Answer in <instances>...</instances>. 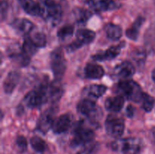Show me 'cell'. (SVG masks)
I'll return each instance as SVG.
<instances>
[{
	"mask_svg": "<svg viewBox=\"0 0 155 154\" xmlns=\"http://www.w3.org/2000/svg\"><path fill=\"white\" fill-rule=\"evenodd\" d=\"M30 38L38 48H44L46 45V36L43 33H39V32L35 33L33 36H30Z\"/></svg>",
	"mask_w": 155,
	"mask_h": 154,
	"instance_id": "cell-29",
	"label": "cell"
},
{
	"mask_svg": "<svg viewBox=\"0 0 155 154\" xmlns=\"http://www.w3.org/2000/svg\"><path fill=\"white\" fill-rule=\"evenodd\" d=\"M55 110L54 108L47 110L39 117L37 122V130L41 133L45 134L49 129L52 128L54 122Z\"/></svg>",
	"mask_w": 155,
	"mask_h": 154,
	"instance_id": "cell-10",
	"label": "cell"
},
{
	"mask_svg": "<svg viewBox=\"0 0 155 154\" xmlns=\"http://www.w3.org/2000/svg\"><path fill=\"white\" fill-rule=\"evenodd\" d=\"M8 9V2L7 0H2L1 1V18L2 21L4 20Z\"/></svg>",
	"mask_w": 155,
	"mask_h": 154,
	"instance_id": "cell-31",
	"label": "cell"
},
{
	"mask_svg": "<svg viewBox=\"0 0 155 154\" xmlns=\"http://www.w3.org/2000/svg\"><path fill=\"white\" fill-rule=\"evenodd\" d=\"M151 78H152V80L155 83V67H154V69H153L152 72H151Z\"/></svg>",
	"mask_w": 155,
	"mask_h": 154,
	"instance_id": "cell-33",
	"label": "cell"
},
{
	"mask_svg": "<svg viewBox=\"0 0 155 154\" xmlns=\"http://www.w3.org/2000/svg\"><path fill=\"white\" fill-rule=\"evenodd\" d=\"M142 103V108L145 110V112H151L152 110L153 107L154 106V100L151 95H148V93H143L142 98L141 100Z\"/></svg>",
	"mask_w": 155,
	"mask_h": 154,
	"instance_id": "cell-28",
	"label": "cell"
},
{
	"mask_svg": "<svg viewBox=\"0 0 155 154\" xmlns=\"http://www.w3.org/2000/svg\"><path fill=\"white\" fill-rule=\"evenodd\" d=\"M88 5L94 11L104 12L120 8L121 4L115 0H89Z\"/></svg>",
	"mask_w": 155,
	"mask_h": 154,
	"instance_id": "cell-9",
	"label": "cell"
},
{
	"mask_svg": "<svg viewBox=\"0 0 155 154\" xmlns=\"http://www.w3.org/2000/svg\"><path fill=\"white\" fill-rule=\"evenodd\" d=\"M22 48L24 52L30 57L36 54L38 49L36 45L32 41L30 36H26V38L24 39V43L22 45Z\"/></svg>",
	"mask_w": 155,
	"mask_h": 154,
	"instance_id": "cell-25",
	"label": "cell"
},
{
	"mask_svg": "<svg viewBox=\"0 0 155 154\" xmlns=\"http://www.w3.org/2000/svg\"><path fill=\"white\" fill-rule=\"evenodd\" d=\"M74 27L72 25H65L61 27L57 33L58 39L61 41H64L73 36Z\"/></svg>",
	"mask_w": 155,
	"mask_h": 154,
	"instance_id": "cell-27",
	"label": "cell"
},
{
	"mask_svg": "<svg viewBox=\"0 0 155 154\" xmlns=\"http://www.w3.org/2000/svg\"><path fill=\"white\" fill-rule=\"evenodd\" d=\"M8 57L21 66H27L30 63L31 57H29L23 50L22 46L18 43L11 45L7 50Z\"/></svg>",
	"mask_w": 155,
	"mask_h": 154,
	"instance_id": "cell-8",
	"label": "cell"
},
{
	"mask_svg": "<svg viewBox=\"0 0 155 154\" xmlns=\"http://www.w3.org/2000/svg\"><path fill=\"white\" fill-rule=\"evenodd\" d=\"M96 147L95 141L83 145L76 146H71L70 154H91Z\"/></svg>",
	"mask_w": 155,
	"mask_h": 154,
	"instance_id": "cell-24",
	"label": "cell"
},
{
	"mask_svg": "<svg viewBox=\"0 0 155 154\" xmlns=\"http://www.w3.org/2000/svg\"><path fill=\"white\" fill-rule=\"evenodd\" d=\"M42 10V18L53 26L57 25L62 18L61 5L54 0H37Z\"/></svg>",
	"mask_w": 155,
	"mask_h": 154,
	"instance_id": "cell-1",
	"label": "cell"
},
{
	"mask_svg": "<svg viewBox=\"0 0 155 154\" xmlns=\"http://www.w3.org/2000/svg\"><path fill=\"white\" fill-rule=\"evenodd\" d=\"M153 134H154V138H155V128H154V131H153Z\"/></svg>",
	"mask_w": 155,
	"mask_h": 154,
	"instance_id": "cell-34",
	"label": "cell"
},
{
	"mask_svg": "<svg viewBox=\"0 0 155 154\" xmlns=\"http://www.w3.org/2000/svg\"><path fill=\"white\" fill-rule=\"evenodd\" d=\"M117 91L122 95L124 98L133 101L141 102L144 92L141 86L133 80H123L117 85Z\"/></svg>",
	"mask_w": 155,
	"mask_h": 154,
	"instance_id": "cell-3",
	"label": "cell"
},
{
	"mask_svg": "<svg viewBox=\"0 0 155 154\" xmlns=\"http://www.w3.org/2000/svg\"><path fill=\"white\" fill-rule=\"evenodd\" d=\"M145 18L142 16H139L135 20L134 22L133 23L131 26L129 27L126 31V36L127 38L133 41L137 40L138 37H139V31L142 27V24L145 22Z\"/></svg>",
	"mask_w": 155,
	"mask_h": 154,
	"instance_id": "cell-20",
	"label": "cell"
},
{
	"mask_svg": "<svg viewBox=\"0 0 155 154\" xmlns=\"http://www.w3.org/2000/svg\"><path fill=\"white\" fill-rule=\"evenodd\" d=\"M95 33L88 29H80L76 33V41L81 45L90 44L95 39Z\"/></svg>",
	"mask_w": 155,
	"mask_h": 154,
	"instance_id": "cell-19",
	"label": "cell"
},
{
	"mask_svg": "<svg viewBox=\"0 0 155 154\" xmlns=\"http://www.w3.org/2000/svg\"><path fill=\"white\" fill-rule=\"evenodd\" d=\"M124 98L122 95H119L107 98L104 102V107L107 111L111 113H118L124 107Z\"/></svg>",
	"mask_w": 155,
	"mask_h": 154,
	"instance_id": "cell-16",
	"label": "cell"
},
{
	"mask_svg": "<svg viewBox=\"0 0 155 154\" xmlns=\"http://www.w3.org/2000/svg\"><path fill=\"white\" fill-rule=\"evenodd\" d=\"M107 90V86L104 85H89L85 89L86 92V95L89 97V98H95V99H98V98H101Z\"/></svg>",
	"mask_w": 155,
	"mask_h": 154,
	"instance_id": "cell-22",
	"label": "cell"
},
{
	"mask_svg": "<svg viewBox=\"0 0 155 154\" xmlns=\"http://www.w3.org/2000/svg\"><path fill=\"white\" fill-rule=\"evenodd\" d=\"M50 65L55 81H61L66 71L67 63L62 48L58 47L50 54Z\"/></svg>",
	"mask_w": 155,
	"mask_h": 154,
	"instance_id": "cell-4",
	"label": "cell"
},
{
	"mask_svg": "<svg viewBox=\"0 0 155 154\" xmlns=\"http://www.w3.org/2000/svg\"><path fill=\"white\" fill-rule=\"evenodd\" d=\"M18 2L27 14L33 17H42V10L38 2L34 0H18Z\"/></svg>",
	"mask_w": 155,
	"mask_h": 154,
	"instance_id": "cell-15",
	"label": "cell"
},
{
	"mask_svg": "<svg viewBox=\"0 0 155 154\" xmlns=\"http://www.w3.org/2000/svg\"><path fill=\"white\" fill-rule=\"evenodd\" d=\"M106 36L111 40H118L122 36V28L117 24L108 23L104 27Z\"/></svg>",
	"mask_w": 155,
	"mask_h": 154,
	"instance_id": "cell-21",
	"label": "cell"
},
{
	"mask_svg": "<svg viewBox=\"0 0 155 154\" xmlns=\"http://www.w3.org/2000/svg\"><path fill=\"white\" fill-rule=\"evenodd\" d=\"M126 45L125 42H122L117 45H113L110 47L105 51L101 53H96L92 56V58L97 61H104V60H110L117 57L120 53L121 50Z\"/></svg>",
	"mask_w": 155,
	"mask_h": 154,
	"instance_id": "cell-11",
	"label": "cell"
},
{
	"mask_svg": "<svg viewBox=\"0 0 155 154\" xmlns=\"http://www.w3.org/2000/svg\"><path fill=\"white\" fill-rule=\"evenodd\" d=\"M126 113H127V116H128L129 118H132L133 116H134L135 113V108L133 106L129 105L128 107H127V110H126Z\"/></svg>",
	"mask_w": 155,
	"mask_h": 154,
	"instance_id": "cell-32",
	"label": "cell"
},
{
	"mask_svg": "<svg viewBox=\"0 0 155 154\" xmlns=\"http://www.w3.org/2000/svg\"><path fill=\"white\" fill-rule=\"evenodd\" d=\"M30 145L33 149L39 153H42L47 148V144L45 140L37 136H34L30 139Z\"/></svg>",
	"mask_w": 155,
	"mask_h": 154,
	"instance_id": "cell-26",
	"label": "cell"
},
{
	"mask_svg": "<svg viewBox=\"0 0 155 154\" xmlns=\"http://www.w3.org/2000/svg\"><path fill=\"white\" fill-rule=\"evenodd\" d=\"M73 116L70 113H64L54 120L52 131L54 134H62L71 128L73 123Z\"/></svg>",
	"mask_w": 155,
	"mask_h": 154,
	"instance_id": "cell-13",
	"label": "cell"
},
{
	"mask_svg": "<svg viewBox=\"0 0 155 154\" xmlns=\"http://www.w3.org/2000/svg\"><path fill=\"white\" fill-rule=\"evenodd\" d=\"M125 128L124 119L114 113L107 116L105 120V129L107 134L115 138H119L124 134Z\"/></svg>",
	"mask_w": 155,
	"mask_h": 154,
	"instance_id": "cell-7",
	"label": "cell"
},
{
	"mask_svg": "<svg viewBox=\"0 0 155 154\" xmlns=\"http://www.w3.org/2000/svg\"><path fill=\"white\" fill-rule=\"evenodd\" d=\"M111 148L123 154H138L142 148V141L136 137L118 139L111 143Z\"/></svg>",
	"mask_w": 155,
	"mask_h": 154,
	"instance_id": "cell-5",
	"label": "cell"
},
{
	"mask_svg": "<svg viewBox=\"0 0 155 154\" xmlns=\"http://www.w3.org/2000/svg\"><path fill=\"white\" fill-rule=\"evenodd\" d=\"M136 72V68L133 63L129 60L121 62L114 69L113 73L116 78L126 80L133 76Z\"/></svg>",
	"mask_w": 155,
	"mask_h": 154,
	"instance_id": "cell-12",
	"label": "cell"
},
{
	"mask_svg": "<svg viewBox=\"0 0 155 154\" xmlns=\"http://www.w3.org/2000/svg\"><path fill=\"white\" fill-rule=\"evenodd\" d=\"M16 146L20 152H25L27 148V141L25 137L19 135L16 138Z\"/></svg>",
	"mask_w": 155,
	"mask_h": 154,
	"instance_id": "cell-30",
	"label": "cell"
},
{
	"mask_svg": "<svg viewBox=\"0 0 155 154\" xmlns=\"http://www.w3.org/2000/svg\"><path fill=\"white\" fill-rule=\"evenodd\" d=\"M77 109L78 113L94 122H96L97 119H100L102 115L100 107L91 99H83L80 101L77 104Z\"/></svg>",
	"mask_w": 155,
	"mask_h": 154,
	"instance_id": "cell-6",
	"label": "cell"
},
{
	"mask_svg": "<svg viewBox=\"0 0 155 154\" xmlns=\"http://www.w3.org/2000/svg\"><path fill=\"white\" fill-rule=\"evenodd\" d=\"M21 74L18 71H11L5 79L3 83L4 91L8 95H10L14 91L19 82Z\"/></svg>",
	"mask_w": 155,
	"mask_h": 154,
	"instance_id": "cell-17",
	"label": "cell"
},
{
	"mask_svg": "<svg viewBox=\"0 0 155 154\" xmlns=\"http://www.w3.org/2000/svg\"><path fill=\"white\" fill-rule=\"evenodd\" d=\"M104 75V69L95 63H87L84 68V76L90 79H99Z\"/></svg>",
	"mask_w": 155,
	"mask_h": 154,
	"instance_id": "cell-18",
	"label": "cell"
},
{
	"mask_svg": "<svg viewBox=\"0 0 155 154\" xmlns=\"http://www.w3.org/2000/svg\"><path fill=\"white\" fill-rule=\"evenodd\" d=\"M50 83L43 82L35 90L28 92L24 98V102L30 108H39L49 100Z\"/></svg>",
	"mask_w": 155,
	"mask_h": 154,
	"instance_id": "cell-2",
	"label": "cell"
},
{
	"mask_svg": "<svg viewBox=\"0 0 155 154\" xmlns=\"http://www.w3.org/2000/svg\"><path fill=\"white\" fill-rule=\"evenodd\" d=\"M12 28L18 33L21 35H28L33 30V23L26 18H16L11 24Z\"/></svg>",
	"mask_w": 155,
	"mask_h": 154,
	"instance_id": "cell-14",
	"label": "cell"
},
{
	"mask_svg": "<svg viewBox=\"0 0 155 154\" xmlns=\"http://www.w3.org/2000/svg\"><path fill=\"white\" fill-rule=\"evenodd\" d=\"M73 14L77 24H85L90 19L92 14L90 11L86 10V9L82 8H76L73 11Z\"/></svg>",
	"mask_w": 155,
	"mask_h": 154,
	"instance_id": "cell-23",
	"label": "cell"
}]
</instances>
